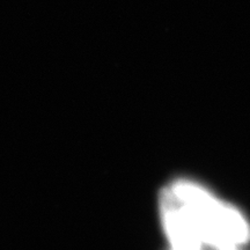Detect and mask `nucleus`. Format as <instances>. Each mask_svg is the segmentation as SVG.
<instances>
[{"mask_svg":"<svg viewBox=\"0 0 250 250\" xmlns=\"http://www.w3.org/2000/svg\"><path fill=\"white\" fill-rule=\"evenodd\" d=\"M160 215L171 250H203L204 242L195 221L169 188L160 195Z\"/></svg>","mask_w":250,"mask_h":250,"instance_id":"nucleus-2","label":"nucleus"},{"mask_svg":"<svg viewBox=\"0 0 250 250\" xmlns=\"http://www.w3.org/2000/svg\"><path fill=\"white\" fill-rule=\"evenodd\" d=\"M224 250H240V249H224Z\"/></svg>","mask_w":250,"mask_h":250,"instance_id":"nucleus-3","label":"nucleus"},{"mask_svg":"<svg viewBox=\"0 0 250 250\" xmlns=\"http://www.w3.org/2000/svg\"><path fill=\"white\" fill-rule=\"evenodd\" d=\"M168 188L192 217L204 246L215 250L240 249L250 240V225L245 215L204 187L179 180Z\"/></svg>","mask_w":250,"mask_h":250,"instance_id":"nucleus-1","label":"nucleus"}]
</instances>
